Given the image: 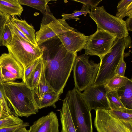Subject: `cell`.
Masks as SVG:
<instances>
[{
  "mask_svg": "<svg viewBox=\"0 0 132 132\" xmlns=\"http://www.w3.org/2000/svg\"><path fill=\"white\" fill-rule=\"evenodd\" d=\"M60 95L54 91L45 94L42 98H35L39 109L51 106H53L59 98Z\"/></svg>",
  "mask_w": 132,
  "mask_h": 132,
  "instance_id": "ffe728a7",
  "label": "cell"
},
{
  "mask_svg": "<svg viewBox=\"0 0 132 132\" xmlns=\"http://www.w3.org/2000/svg\"><path fill=\"white\" fill-rule=\"evenodd\" d=\"M60 111L61 132H76L71 116L68 102L65 98L63 101Z\"/></svg>",
  "mask_w": 132,
  "mask_h": 132,
  "instance_id": "e0dca14e",
  "label": "cell"
},
{
  "mask_svg": "<svg viewBox=\"0 0 132 132\" xmlns=\"http://www.w3.org/2000/svg\"><path fill=\"white\" fill-rule=\"evenodd\" d=\"M50 0H18L21 5L27 6L39 11L44 14L45 13Z\"/></svg>",
  "mask_w": 132,
  "mask_h": 132,
  "instance_id": "d4e9b609",
  "label": "cell"
},
{
  "mask_svg": "<svg viewBox=\"0 0 132 132\" xmlns=\"http://www.w3.org/2000/svg\"><path fill=\"white\" fill-rule=\"evenodd\" d=\"M10 16L8 15L0 14V46L2 45L3 34Z\"/></svg>",
  "mask_w": 132,
  "mask_h": 132,
  "instance_id": "1f68e13d",
  "label": "cell"
},
{
  "mask_svg": "<svg viewBox=\"0 0 132 132\" xmlns=\"http://www.w3.org/2000/svg\"><path fill=\"white\" fill-rule=\"evenodd\" d=\"M109 114L114 118L120 119H132V109L125 110L110 109L108 110Z\"/></svg>",
  "mask_w": 132,
  "mask_h": 132,
  "instance_id": "4316f807",
  "label": "cell"
},
{
  "mask_svg": "<svg viewBox=\"0 0 132 132\" xmlns=\"http://www.w3.org/2000/svg\"><path fill=\"white\" fill-rule=\"evenodd\" d=\"M129 79L127 77L115 75L105 85L110 90L117 91L125 85Z\"/></svg>",
  "mask_w": 132,
  "mask_h": 132,
  "instance_id": "cb8c5ba5",
  "label": "cell"
},
{
  "mask_svg": "<svg viewBox=\"0 0 132 132\" xmlns=\"http://www.w3.org/2000/svg\"><path fill=\"white\" fill-rule=\"evenodd\" d=\"M94 125L97 132H120L116 118L110 115L108 110L95 111Z\"/></svg>",
  "mask_w": 132,
  "mask_h": 132,
  "instance_id": "7c38bea8",
  "label": "cell"
},
{
  "mask_svg": "<svg viewBox=\"0 0 132 132\" xmlns=\"http://www.w3.org/2000/svg\"><path fill=\"white\" fill-rule=\"evenodd\" d=\"M73 1L82 3L87 9L90 10V9H91L97 7L102 0H74Z\"/></svg>",
  "mask_w": 132,
  "mask_h": 132,
  "instance_id": "d590c367",
  "label": "cell"
},
{
  "mask_svg": "<svg viewBox=\"0 0 132 132\" xmlns=\"http://www.w3.org/2000/svg\"><path fill=\"white\" fill-rule=\"evenodd\" d=\"M110 90L105 84L93 85L81 93V96L89 109L110 110L107 98L106 92Z\"/></svg>",
  "mask_w": 132,
  "mask_h": 132,
  "instance_id": "30bf717a",
  "label": "cell"
},
{
  "mask_svg": "<svg viewBox=\"0 0 132 132\" xmlns=\"http://www.w3.org/2000/svg\"><path fill=\"white\" fill-rule=\"evenodd\" d=\"M7 24L12 33H14L17 36L30 42L26 36L19 29L13 24L9 19L7 22Z\"/></svg>",
  "mask_w": 132,
  "mask_h": 132,
  "instance_id": "d6a6232c",
  "label": "cell"
},
{
  "mask_svg": "<svg viewBox=\"0 0 132 132\" xmlns=\"http://www.w3.org/2000/svg\"><path fill=\"white\" fill-rule=\"evenodd\" d=\"M0 104L3 118L15 116L9 107L2 85L0 84Z\"/></svg>",
  "mask_w": 132,
  "mask_h": 132,
  "instance_id": "484cf974",
  "label": "cell"
},
{
  "mask_svg": "<svg viewBox=\"0 0 132 132\" xmlns=\"http://www.w3.org/2000/svg\"><path fill=\"white\" fill-rule=\"evenodd\" d=\"M18 117H8L0 119V128L13 126L23 123Z\"/></svg>",
  "mask_w": 132,
  "mask_h": 132,
  "instance_id": "f1b7e54d",
  "label": "cell"
},
{
  "mask_svg": "<svg viewBox=\"0 0 132 132\" xmlns=\"http://www.w3.org/2000/svg\"><path fill=\"white\" fill-rule=\"evenodd\" d=\"M35 97L39 99L42 98L44 95L48 92L54 91L47 81L44 72L43 63L40 77L37 86L33 90Z\"/></svg>",
  "mask_w": 132,
  "mask_h": 132,
  "instance_id": "d6986e66",
  "label": "cell"
},
{
  "mask_svg": "<svg viewBox=\"0 0 132 132\" xmlns=\"http://www.w3.org/2000/svg\"><path fill=\"white\" fill-rule=\"evenodd\" d=\"M89 15L96 23L97 28L114 36L117 39L129 35L125 21L108 13L103 6L91 9Z\"/></svg>",
  "mask_w": 132,
  "mask_h": 132,
  "instance_id": "52a82bcc",
  "label": "cell"
},
{
  "mask_svg": "<svg viewBox=\"0 0 132 132\" xmlns=\"http://www.w3.org/2000/svg\"><path fill=\"white\" fill-rule=\"evenodd\" d=\"M81 94L75 87L67 94L65 98L72 120L76 132H93L91 110Z\"/></svg>",
  "mask_w": 132,
  "mask_h": 132,
  "instance_id": "277c9868",
  "label": "cell"
},
{
  "mask_svg": "<svg viewBox=\"0 0 132 132\" xmlns=\"http://www.w3.org/2000/svg\"><path fill=\"white\" fill-rule=\"evenodd\" d=\"M43 14L40 29L35 33L38 45L67 32L75 30L65 20L56 19L51 13L48 5Z\"/></svg>",
  "mask_w": 132,
  "mask_h": 132,
  "instance_id": "ba28073f",
  "label": "cell"
},
{
  "mask_svg": "<svg viewBox=\"0 0 132 132\" xmlns=\"http://www.w3.org/2000/svg\"><path fill=\"white\" fill-rule=\"evenodd\" d=\"M0 110H1V105H0ZM2 114V113H1Z\"/></svg>",
  "mask_w": 132,
  "mask_h": 132,
  "instance_id": "b9f144b4",
  "label": "cell"
},
{
  "mask_svg": "<svg viewBox=\"0 0 132 132\" xmlns=\"http://www.w3.org/2000/svg\"><path fill=\"white\" fill-rule=\"evenodd\" d=\"M124 54L122 56L120 61L117 68L115 75L124 77L125 73L126 68V63L124 60Z\"/></svg>",
  "mask_w": 132,
  "mask_h": 132,
  "instance_id": "836d02e7",
  "label": "cell"
},
{
  "mask_svg": "<svg viewBox=\"0 0 132 132\" xmlns=\"http://www.w3.org/2000/svg\"><path fill=\"white\" fill-rule=\"evenodd\" d=\"M29 126L28 122H24L13 126L0 128V132H14L18 129L22 127H26Z\"/></svg>",
  "mask_w": 132,
  "mask_h": 132,
  "instance_id": "8d00e7d4",
  "label": "cell"
},
{
  "mask_svg": "<svg viewBox=\"0 0 132 132\" xmlns=\"http://www.w3.org/2000/svg\"><path fill=\"white\" fill-rule=\"evenodd\" d=\"M120 100L126 108L132 109V80L130 79L126 84L117 91Z\"/></svg>",
  "mask_w": 132,
  "mask_h": 132,
  "instance_id": "ac0fdd59",
  "label": "cell"
},
{
  "mask_svg": "<svg viewBox=\"0 0 132 132\" xmlns=\"http://www.w3.org/2000/svg\"><path fill=\"white\" fill-rule=\"evenodd\" d=\"M23 10L18 0H0V14L20 16Z\"/></svg>",
  "mask_w": 132,
  "mask_h": 132,
  "instance_id": "9a60e30c",
  "label": "cell"
},
{
  "mask_svg": "<svg viewBox=\"0 0 132 132\" xmlns=\"http://www.w3.org/2000/svg\"><path fill=\"white\" fill-rule=\"evenodd\" d=\"M0 65L16 76L18 79H23L24 69L21 64L9 53H4L0 56Z\"/></svg>",
  "mask_w": 132,
  "mask_h": 132,
  "instance_id": "5bb4252c",
  "label": "cell"
},
{
  "mask_svg": "<svg viewBox=\"0 0 132 132\" xmlns=\"http://www.w3.org/2000/svg\"><path fill=\"white\" fill-rule=\"evenodd\" d=\"M89 57L85 54L77 56L73 65L75 87L80 92L94 85L100 66Z\"/></svg>",
  "mask_w": 132,
  "mask_h": 132,
  "instance_id": "8992f818",
  "label": "cell"
},
{
  "mask_svg": "<svg viewBox=\"0 0 132 132\" xmlns=\"http://www.w3.org/2000/svg\"><path fill=\"white\" fill-rule=\"evenodd\" d=\"M9 20L19 29L32 44L38 45L37 43L35 35V30L34 27L25 20H20L16 16H10Z\"/></svg>",
  "mask_w": 132,
  "mask_h": 132,
  "instance_id": "2e32d148",
  "label": "cell"
},
{
  "mask_svg": "<svg viewBox=\"0 0 132 132\" xmlns=\"http://www.w3.org/2000/svg\"><path fill=\"white\" fill-rule=\"evenodd\" d=\"M40 58L36 60L24 70L23 77L22 79L23 82L24 83L32 72L36 68L39 61Z\"/></svg>",
  "mask_w": 132,
  "mask_h": 132,
  "instance_id": "e575fe53",
  "label": "cell"
},
{
  "mask_svg": "<svg viewBox=\"0 0 132 132\" xmlns=\"http://www.w3.org/2000/svg\"><path fill=\"white\" fill-rule=\"evenodd\" d=\"M38 45L43 52L46 80L52 89L60 95L72 70L77 53L67 51L57 36Z\"/></svg>",
  "mask_w": 132,
  "mask_h": 132,
  "instance_id": "6da1fadb",
  "label": "cell"
},
{
  "mask_svg": "<svg viewBox=\"0 0 132 132\" xmlns=\"http://www.w3.org/2000/svg\"><path fill=\"white\" fill-rule=\"evenodd\" d=\"M2 72L4 82L13 81L18 79L16 76L5 69L2 68Z\"/></svg>",
  "mask_w": 132,
  "mask_h": 132,
  "instance_id": "74e56055",
  "label": "cell"
},
{
  "mask_svg": "<svg viewBox=\"0 0 132 132\" xmlns=\"http://www.w3.org/2000/svg\"><path fill=\"white\" fill-rule=\"evenodd\" d=\"M2 85L9 107L15 116L27 118L38 112L33 91L26 83L12 81Z\"/></svg>",
  "mask_w": 132,
  "mask_h": 132,
  "instance_id": "7a4b0ae2",
  "label": "cell"
},
{
  "mask_svg": "<svg viewBox=\"0 0 132 132\" xmlns=\"http://www.w3.org/2000/svg\"><path fill=\"white\" fill-rule=\"evenodd\" d=\"M90 10L87 9L85 6L83 5L81 10H75L71 14H66L63 13L61 15L62 19L64 20L71 19H75L78 20L80 19L78 17L82 15L86 16L87 13H89Z\"/></svg>",
  "mask_w": 132,
  "mask_h": 132,
  "instance_id": "83f0119b",
  "label": "cell"
},
{
  "mask_svg": "<svg viewBox=\"0 0 132 132\" xmlns=\"http://www.w3.org/2000/svg\"><path fill=\"white\" fill-rule=\"evenodd\" d=\"M28 130L26 129V127H23L18 129L14 132H28Z\"/></svg>",
  "mask_w": 132,
  "mask_h": 132,
  "instance_id": "60d3db41",
  "label": "cell"
},
{
  "mask_svg": "<svg viewBox=\"0 0 132 132\" xmlns=\"http://www.w3.org/2000/svg\"><path fill=\"white\" fill-rule=\"evenodd\" d=\"M117 39L114 36L97 28L90 36L84 48L85 54L96 55L100 59L110 50Z\"/></svg>",
  "mask_w": 132,
  "mask_h": 132,
  "instance_id": "9c48e42d",
  "label": "cell"
},
{
  "mask_svg": "<svg viewBox=\"0 0 132 132\" xmlns=\"http://www.w3.org/2000/svg\"><path fill=\"white\" fill-rule=\"evenodd\" d=\"M117 7V12L115 16L121 19L126 16L132 18V0L120 1Z\"/></svg>",
  "mask_w": 132,
  "mask_h": 132,
  "instance_id": "44dd1931",
  "label": "cell"
},
{
  "mask_svg": "<svg viewBox=\"0 0 132 132\" xmlns=\"http://www.w3.org/2000/svg\"><path fill=\"white\" fill-rule=\"evenodd\" d=\"M129 35L121 39L117 38L109 51L100 59V66L95 82V85L105 84L115 75L117 68L125 48L131 46Z\"/></svg>",
  "mask_w": 132,
  "mask_h": 132,
  "instance_id": "3957f363",
  "label": "cell"
},
{
  "mask_svg": "<svg viewBox=\"0 0 132 132\" xmlns=\"http://www.w3.org/2000/svg\"><path fill=\"white\" fill-rule=\"evenodd\" d=\"M128 31H132V18L128 17L125 21Z\"/></svg>",
  "mask_w": 132,
  "mask_h": 132,
  "instance_id": "f35d334b",
  "label": "cell"
},
{
  "mask_svg": "<svg viewBox=\"0 0 132 132\" xmlns=\"http://www.w3.org/2000/svg\"><path fill=\"white\" fill-rule=\"evenodd\" d=\"M59 127L57 114L52 111L34 122L28 132H59Z\"/></svg>",
  "mask_w": 132,
  "mask_h": 132,
  "instance_id": "4fadbf2b",
  "label": "cell"
},
{
  "mask_svg": "<svg viewBox=\"0 0 132 132\" xmlns=\"http://www.w3.org/2000/svg\"><path fill=\"white\" fill-rule=\"evenodd\" d=\"M106 96L110 109L125 110L126 108L119 99L117 91L110 90L106 92Z\"/></svg>",
  "mask_w": 132,
  "mask_h": 132,
  "instance_id": "603a6c76",
  "label": "cell"
},
{
  "mask_svg": "<svg viewBox=\"0 0 132 132\" xmlns=\"http://www.w3.org/2000/svg\"><path fill=\"white\" fill-rule=\"evenodd\" d=\"M117 119L119 123L120 132H132V119Z\"/></svg>",
  "mask_w": 132,
  "mask_h": 132,
  "instance_id": "f546056e",
  "label": "cell"
},
{
  "mask_svg": "<svg viewBox=\"0 0 132 132\" xmlns=\"http://www.w3.org/2000/svg\"><path fill=\"white\" fill-rule=\"evenodd\" d=\"M43 65L42 57L35 68L30 75L25 83L32 90H33L39 81Z\"/></svg>",
  "mask_w": 132,
  "mask_h": 132,
  "instance_id": "7402d4cb",
  "label": "cell"
},
{
  "mask_svg": "<svg viewBox=\"0 0 132 132\" xmlns=\"http://www.w3.org/2000/svg\"><path fill=\"white\" fill-rule=\"evenodd\" d=\"M11 33V41L7 47L8 53L22 64L25 70L42 56L43 51L39 45L34 44L14 33Z\"/></svg>",
  "mask_w": 132,
  "mask_h": 132,
  "instance_id": "5b68a950",
  "label": "cell"
},
{
  "mask_svg": "<svg viewBox=\"0 0 132 132\" xmlns=\"http://www.w3.org/2000/svg\"><path fill=\"white\" fill-rule=\"evenodd\" d=\"M90 36L75 30L69 31L57 36L67 51L73 53L84 49Z\"/></svg>",
  "mask_w": 132,
  "mask_h": 132,
  "instance_id": "8fae6325",
  "label": "cell"
},
{
  "mask_svg": "<svg viewBox=\"0 0 132 132\" xmlns=\"http://www.w3.org/2000/svg\"><path fill=\"white\" fill-rule=\"evenodd\" d=\"M12 38L11 32L6 24L3 34L2 45L7 47L10 44Z\"/></svg>",
  "mask_w": 132,
  "mask_h": 132,
  "instance_id": "4dcf8cb0",
  "label": "cell"
},
{
  "mask_svg": "<svg viewBox=\"0 0 132 132\" xmlns=\"http://www.w3.org/2000/svg\"><path fill=\"white\" fill-rule=\"evenodd\" d=\"M4 82L2 72V68L0 65V84L2 85Z\"/></svg>",
  "mask_w": 132,
  "mask_h": 132,
  "instance_id": "ab89813d",
  "label": "cell"
}]
</instances>
